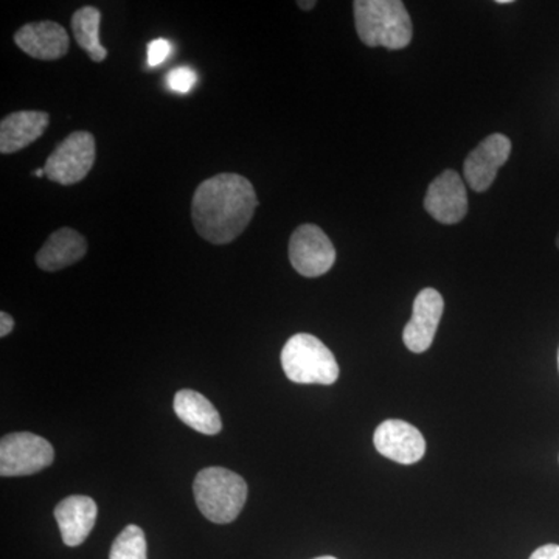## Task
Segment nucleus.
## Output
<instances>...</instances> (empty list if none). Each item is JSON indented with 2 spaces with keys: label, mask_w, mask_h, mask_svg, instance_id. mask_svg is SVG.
I'll return each instance as SVG.
<instances>
[{
  "label": "nucleus",
  "mask_w": 559,
  "mask_h": 559,
  "mask_svg": "<svg viewBox=\"0 0 559 559\" xmlns=\"http://www.w3.org/2000/svg\"><path fill=\"white\" fill-rule=\"evenodd\" d=\"M14 329V319L5 311L0 312V336L7 337Z\"/></svg>",
  "instance_id": "4be33fe9"
},
{
  "label": "nucleus",
  "mask_w": 559,
  "mask_h": 559,
  "mask_svg": "<svg viewBox=\"0 0 559 559\" xmlns=\"http://www.w3.org/2000/svg\"><path fill=\"white\" fill-rule=\"evenodd\" d=\"M286 378L296 384L331 385L340 378V364L331 349L308 333L294 334L282 349Z\"/></svg>",
  "instance_id": "20e7f679"
},
{
  "label": "nucleus",
  "mask_w": 559,
  "mask_h": 559,
  "mask_svg": "<svg viewBox=\"0 0 559 559\" xmlns=\"http://www.w3.org/2000/svg\"><path fill=\"white\" fill-rule=\"evenodd\" d=\"M109 559H148L146 558V538L143 530L138 525H128L114 540Z\"/></svg>",
  "instance_id": "a211bd4d"
},
{
  "label": "nucleus",
  "mask_w": 559,
  "mask_h": 559,
  "mask_svg": "<svg viewBox=\"0 0 559 559\" xmlns=\"http://www.w3.org/2000/svg\"><path fill=\"white\" fill-rule=\"evenodd\" d=\"M426 212L441 224H457L468 213V193L459 173L447 170L430 182Z\"/></svg>",
  "instance_id": "9d476101"
},
{
  "label": "nucleus",
  "mask_w": 559,
  "mask_h": 559,
  "mask_svg": "<svg viewBox=\"0 0 559 559\" xmlns=\"http://www.w3.org/2000/svg\"><path fill=\"white\" fill-rule=\"evenodd\" d=\"M16 46L35 60H61L69 51V35L53 21L31 22L14 35Z\"/></svg>",
  "instance_id": "f8f14e48"
},
{
  "label": "nucleus",
  "mask_w": 559,
  "mask_h": 559,
  "mask_svg": "<svg viewBox=\"0 0 559 559\" xmlns=\"http://www.w3.org/2000/svg\"><path fill=\"white\" fill-rule=\"evenodd\" d=\"M87 252V241L80 231L62 227L53 231L49 240L36 253V264L39 270L57 272L72 266L84 259Z\"/></svg>",
  "instance_id": "2eb2a0df"
},
{
  "label": "nucleus",
  "mask_w": 559,
  "mask_h": 559,
  "mask_svg": "<svg viewBox=\"0 0 559 559\" xmlns=\"http://www.w3.org/2000/svg\"><path fill=\"white\" fill-rule=\"evenodd\" d=\"M55 460L53 447L32 432H13L0 440V476H33L49 468Z\"/></svg>",
  "instance_id": "39448f33"
},
{
  "label": "nucleus",
  "mask_w": 559,
  "mask_h": 559,
  "mask_svg": "<svg viewBox=\"0 0 559 559\" xmlns=\"http://www.w3.org/2000/svg\"><path fill=\"white\" fill-rule=\"evenodd\" d=\"M530 559H559L558 544H547V546L539 547L538 550L533 551Z\"/></svg>",
  "instance_id": "412c9836"
},
{
  "label": "nucleus",
  "mask_w": 559,
  "mask_h": 559,
  "mask_svg": "<svg viewBox=\"0 0 559 559\" xmlns=\"http://www.w3.org/2000/svg\"><path fill=\"white\" fill-rule=\"evenodd\" d=\"M100 10L95 7H83L72 16V32L76 44L94 62H102L108 58V50L100 43Z\"/></svg>",
  "instance_id": "f3484780"
},
{
  "label": "nucleus",
  "mask_w": 559,
  "mask_h": 559,
  "mask_svg": "<svg viewBox=\"0 0 559 559\" xmlns=\"http://www.w3.org/2000/svg\"><path fill=\"white\" fill-rule=\"evenodd\" d=\"M173 407L180 421L197 432L216 436L223 429L218 411L200 392L190 389L179 390Z\"/></svg>",
  "instance_id": "dca6fc26"
},
{
  "label": "nucleus",
  "mask_w": 559,
  "mask_h": 559,
  "mask_svg": "<svg viewBox=\"0 0 559 559\" xmlns=\"http://www.w3.org/2000/svg\"><path fill=\"white\" fill-rule=\"evenodd\" d=\"M373 443L381 455L401 465H414L425 457V437L403 419H385L374 430Z\"/></svg>",
  "instance_id": "1a4fd4ad"
},
{
  "label": "nucleus",
  "mask_w": 559,
  "mask_h": 559,
  "mask_svg": "<svg viewBox=\"0 0 559 559\" xmlns=\"http://www.w3.org/2000/svg\"><path fill=\"white\" fill-rule=\"evenodd\" d=\"M36 178H43V176H46V171H44V168H38V170L35 171Z\"/></svg>",
  "instance_id": "b1692460"
},
{
  "label": "nucleus",
  "mask_w": 559,
  "mask_h": 559,
  "mask_svg": "<svg viewBox=\"0 0 559 559\" xmlns=\"http://www.w3.org/2000/svg\"><path fill=\"white\" fill-rule=\"evenodd\" d=\"M557 246H558V249H559V235L557 237Z\"/></svg>",
  "instance_id": "bb28decb"
},
{
  "label": "nucleus",
  "mask_w": 559,
  "mask_h": 559,
  "mask_svg": "<svg viewBox=\"0 0 559 559\" xmlns=\"http://www.w3.org/2000/svg\"><path fill=\"white\" fill-rule=\"evenodd\" d=\"M511 154V140L507 135H488L481 140L463 164V173L468 186L477 193H484L495 182L498 171L507 164Z\"/></svg>",
  "instance_id": "6e6552de"
},
{
  "label": "nucleus",
  "mask_w": 559,
  "mask_h": 559,
  "mask_svg": "<svg viewBox=\"0 0 559 559\" xmlns=\"http://www.w3.org/2000/svg\"><path fill=\"white\" fill-rule=\"evenodd\" d=\"M95 164V139L91 132L75 131L50 154L44 171L51 182L73 186L86 178Z\"/></svg>",
  "instance_id": "423d86ee"
},
{
  "label": "nucleus",
  "mask_w": 559,
  "mask_h": 559,
  "mask_svg": "<svg viewBox=\"0 0 559 559\" xmlns=\"http://www.w3.org/2000/svg\"><path fill=\"white\" fill-rule=\"evenodd\" d=\"M289 261L304 277H320L334 266L336 249L320 227L304 224L290 235Z\"/></svg>",
  "instance_id": "0eeeda50"
},
{
  "label": "nucleus",
  "mask_w": 559,
  "mask_h": 559,
  "mask_svg": "<svg viewBox=\"0 0 559 559\" xmlns=\"http://www.w3.org/2000/svg\"><path fill=\"white\" fill-rule=\"evenodd\" d=\"M193 492L202 516L215 524H230L245 509L248 484L234 471L210 466L198 473Z\"/></svg>",
  "instance_id": "7ed1b4c3"
},
{
  "label": "nucleus",
  "mask_w": 559,
  "mask_h": 559,
  "mask_svg": "<svg viewBox=\"0 0 559 559\" xmlns=\"http://www.w3.org/2000/svg\"><path fill=\"white\" fill-rule=\"evenodd\" d=\"M558 369H559V349H558Z\"/></svg>",
  "instance_id": "cd10ccee"
},
{
  "label": "nucleus",
  "mask_w": 559,
  "mask_h": 559,
  "mask_svg": "<svg viewBox=\"0 0 559 559\" xmlns=\"http://www.w3.org/2000/svg\"><path fill=\"white\" fill-rule=\"evenodd\" d=\"M50 117L40 110H20L0 123V153L13 154L36 142L49 127Z\"/></svg>",
  "instance_id": "4468645a"
},
{
  "label": "nucleus",
  "mask_w": 559,
  "mask_h": 559,
  "mask_svg": "<svg viewBox=\"0 0 559 559\" xmlns=\"http://www.w3.org/2000/svg\"><path fill=\"white\" fill-rule=\"evenodd\" d=\"M97 503L90 496H69L55 507V520L60 525L62 543L79 547L97 522Z\"/></svg>",
  "instance_id": "ddd939ff"
},
{
  "label": "nucleus",
  "mask_w": 559,
  "mask_h": 559,
  "mask_svg": "<svg viewBox=\"0 0 559 559\" xmlns=\"http://www.w3.org/2000/svg\"><path fill=\"white\" fill-rule=\"evenodd\" d=\"M259 200L250 180L235 173L213 176L198 187L191 201L194 229L212 245H229L249 226Z\"/></svg>",
  "instance_id": "f257e3e1"
},
{
  "label": "nucleus",
  "mask_w": 559,
  "mask_h": 559,
  "mask_svg": "<svg viewBox=\"0 0 559 559\" xmlns=\"http://www.w3.org/2000/svg\"><path fill=\"white\" fill-rule=\"evenodd\" d=\"M353 11L356 32L367 47L401 50L409 46L414 27L401 0H356Z\"/></svg>",
  "instance_id": "f03ea898"
},
{
  "label": "nucleus",
  "mask_w": 559,
  "mask_h": 559,
  "mask_svg": "<svg viewBox=\"0 0 559 559\" xmlns=\"http://www.w3.org/2000/svg\"><path fill=\"white\" fill-rule=\"evenodd\" d=\"M314 559H337V558H334V557H319V558H314Z\"/></svg>",
  "instance_id": "a878e982"
},
{
  "label": "nucleus",
  "mask_w": 559,
  "mask_h": 559,
  "mask_svg": "<svg viewBox=\"0 0 559 559\" xmlns=\"http://www.w3.org/2000/svg\"><path fill=\"white\" fill-rule=\"evenodd\" d=\"M197 72L190 68H176L167 75L168 90L176 94H189L197 86Z\"/></svg>",
  "instance_id": "6ab92c4d"
},
{
  "label": "nucleus",
  "mask_w": 559,
  "mask_h": 559,
  "mask_svg": "<svg viewBox=\"0 0 559 559\" xmlns=\"http://www.w3.org/2000/svg\"><path fill=\"white\" fill-rule=\"evenodd\" d=\"M444 300L437 289L426 288L415 297L412 319L403 331V341L412 353H425L432 345L441 316Z\"/></svg>",
  "instance_id": "9b49d317"
},
{
  "label": "nucleus",
  "mask_w": 559,
  "mask_h": 559,
  "mask_svg": "<svg viewBox=\"0 0 559 559\" xmlns=\"http://www.w3.org/2000/svg\"><path fill=\"white\" fill-rule=\"evenodd\" d=\"M171 53V44L167 39H156L148 46V66L157 68L165 62Z\"/></svg>",
  "instance_id": "aec40b11"
},
{
  "label": "nucleus",
  "mask_w": 559,
  "mask_h": 559,
  "mask_svg": "<svg viewBox=\"0 0 559 559\" xmlns=\"http://www.w3.org/2000/svg\"><path fill=\"white\" fill-rule=\"evenodd\" d=\"M297 5L300 7V10L310 11L314 9L318 3H316L314 0H311V2H297Z\"/></svg>",
  "instance_id": "5701e85b"
},
{
  "label": "nucleus",
  "mask_w": 559,
  "mask_h": 559,
  "mask_svg": "<svg viewBox=\"0 0 559 559\" xmlns=\"http://www.w3.org/2000/svg\"><path fill=\"white\" fill-rule=\"evenodd\" d=\"M496 3H500V5H507V3H511V0H498Z\"/></svg>",
  "instance_id": "393cba45"
}]
</instances>
